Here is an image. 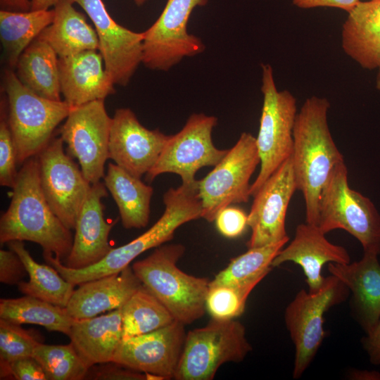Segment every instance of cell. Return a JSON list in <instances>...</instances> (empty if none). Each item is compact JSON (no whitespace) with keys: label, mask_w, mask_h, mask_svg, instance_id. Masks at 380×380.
<instances>
[{"label":"cell","mask_w":380,"mask_h":380,"mask_svg":"<svg viewBox=\"0 0 380 380\" xmlns=\"http://www.w3.org/2000/svg\"><path fill=\"white\" fill-rule=\"evenodd\" d=\"M8 208L0 219V243L27 241L43 253L60 259L70 252L73 237L53 213L42 191L37 156L27 160L18 171Z\"/></svg>","instance_id":"obj_1"},{"label":"cell","mask_w":380,"mask_h":380,"mask_svg":"<svg viewBox=\"0 0 380 380\" xmlns=\"http://www.w3.org/2000/svg\"><path fill=\"white\" fill-rule=\"evenodd\" d=\"M330 103L308 98L298 111L291 155L297 190L304 198L305 222L317 225L321 192L337 164L344 160L328 124Z\"/></svg>","instance_id":"obj_2"},{"label":"cell","mask_w":380,"mask_h":380,"mask_svg":"<svg viewBox=\"0 0 380 380\" xmlns=\"http://www.w3.org/2000/svg\"><path fill=\"white\" fill-rule=\"evenodd\" d=\"M163 214L149 229L130 242L113 248L106 257L93 265L73 269L65 266L52 254L43 253V257L66 281L75 286L118 274L145 251L172 239L176 229L182 224L201 218L198 180L191 184H182L176 189L170 188L163 196Z\"/></svg>","instance_id":"obj_3"},{"label":"cell","mask_w":380,"mask_h":380,"mask_svg":"<svg viewBox=\"0 0 380 380\" xmlns=\"http://www.w3.org/2000/svg\"><path fill=\"white\" fill-rule=\"evenodd\" d=\"M184 250L182 244L161 245L146 258L135 262L132 269L175 321L186 325L205 314L210 281L186 274L177 266Z\"/></svg>","instance_id":"obj_4"},{"label":"cell","mask_w":380,"mask_h":380,"mask_svg":"<svg viewBox=\"0 0 380 380\" xmlns=\"http://www.w3.org/2000/svg\"><path fill=\"white\" fill-rule=\"evenodd\" d=\"M4 87L18 164H23L49 143L56 127L74 107L65 101H53L37 95L24 86L10 68L4 71Z\"/></svg>","instance_id":"obj_5"},{"label":"cell","mask_w":380,"mask_h":380,"mask_svg":"<svg viewBox=\"0 0 380 380\" xmlns=\"http://www.w3.org/2000/svg\"><path fill=\"white\" fill-rule=\"evenodd\" d=\"M317 225L325 234L345 230L364 253L380 255V213L368 197L350 187L344 160L334 168L321 192Z\"/></svg>","instance_id":"obj_6"},{"label":"cell","mask_w":380,"mask_h":380,"mask_svg":"<svg viewBox=\"0 0 380 380\" xmlns=\"http://www.w3.org/2000/svg\"><path fill=\"white\" fill-rule=\"evenodd\" d=\"M251 350L241 322L212 318L205 326L186 333L174 379L211 380L221 365L241 362Z\"/></svg>","instance_id":"obj_7"},{"label":"cell","mask_w":380,"mask_h":380,"mask_svg":"<svg viewBox=\"0 0 380 380\" xmlns=\"http://www.w3.org/2000/svg\"><path fill=\"white\" fill-rule=\"evenodd\" d=\"M261 91L263 103L256 137L260 169L251 185V196L291 156L293 127L298 113L295 96L288 90L277 89L270 64L262 65Z\"/></svg>","instance_id":"obj_8"},{"label":"cell","mask_w":380,"mask_h":380,"mask_svg":"<svg viewBox=\"0 0 380 380\" xmlns=\"http://www.w3.org/2000/svg\"><path fill=\"white\" fill-rule=\"evenodd\" d=\"M349 289L337 277H324L315 292L299 291L284 312V322L295 346L293 378L299 379L310 366L325 336L324 315L344 301Z\"/></svg>","instance_id":"obj_9"},{"label":"cell","mask_w":380,"mask_h":380,"mask_svg":"<svg viewBox=\"0 0 380 380\" xmlns=\"http://www.w3.org/2000/svg\"><path fill=\"white\" fill-rule=\"evenodd\" d=\"M259 164L256 138L251 133L243 132L222 160L198 180L201 218L214 222L224 208L248 202L251 196L250 179Z\"/></svg>","instance_id":"obj_10"},{"label":"cell","mask_w":380,"mask_h":380,"mask_svg":"<svg viewBox=\"0 0 380 380\" xmlns=\"http://www.w3.org/2000/svg\"><path fill=\"white\" fill-rule=\"evenodd\" d=\"M217 123L215 116L194 113L182 129L170 135L158 160L146 175V180L152 182L164 173L180 176L182 184H191L197 180V171L205 166H215L228 150L215 147L212 132Z\"/></svg>","instance_id":"obj_11"},{"label":"cell","mask_w":380,"mask_h":380,"mask_svg":"<svg viewBox=\"0 0 380 380\" xmlns=\"http://www.w3.org/2000/svg\"><path fill=\"white\" fill-rule=\"evenodd\" d=\"M208 0H167L156 21L143 32L142 63L153 70L167 71L184 58L205 49L201 39L189 34L187 25L193 10Z\"/></svg>","instance_id":"obj_12"},{"label":"cell","mask_w":380,"mask_h":380,"mask_svg":"<svg viewBox=\"0 0 380 380\" xmlns=\"http://www.w3.org/2000/svg\"><path fill=\"white\" fill-rule=\"evenodd\" d=\"M63 144L61 137L51 139L37 156L44 196L56 216L72 230L91 184L65 153Z\"/></svg>","instance_id":"obj_13"},{"label":"cell","mask_w":380,"mask_h":380,"mask_svg":"<svg viewBox=\"0 0 380 380\" xmlns=\"http://www.w3.org/2000/svg\"><path fill=\"white\" fill-rule=\"evenodd\" d=\"M110 125L104 100H96L74 107L60 130L68 153L77 160L84 177L91 184L105 176Z\"/></svg>","instance_id":"obj_14"},{"label":"cell","mask_w":380,"mask_h":380,"mask_svg":"<svg viewBox=\"0 0 380 380\" xmlns=\"http://www.w3.org/2000/svg\"><path fill=\"white\" fill-rule=\"evenodd\" d=\"M297 190L291 156L265 181L253 196L248 214L251 235L248 248L263 246L289 239L286 216L289 203Z\"/></svg>","instance_id":"obj_15"},{"label":"cell","mask_w":380,"mask_h":380,"mask_svg":"<svg viewBox=\"0 0 380 380\" xmlns=\"http://www.w3.org/2000/svg\"><path fill=\"white\" fill-rule=\"evenodd\" d=\"M186 333L174 321L149 333L122 340L113 361L159 380L174 379Z\"/></svg>","instance_id":"obj_16"},{"label":"cell","mask_w":380,"mask_h":380,"mask_svg":"<svg viewBox=\"0 0 380 380\" xmlns=\"http://www.w3.org/2000/svg\"><path fill=\"white\" fill-rule=\"evenodd\" d=\"M80 5L92 21L104 67L114 84L126 86L142 63L143 32L117 23L102 0H71Z\"/></svg>","instance_id":"obj_17"},{"label":"cell","mask_w":380,"mask_h":380,"mask_svg":"<svg viewBox=\"0 0 380 380\" xmlns=\"http://www.w3.org/2000/svg\"><path fill=\"white\" fill-rule=\"evenodd\" d=\"M169 137L143 126L129 108H118L111 118L109 158L141 179L154 166Z\"/></svg>","instance_id":"obj_18"},{"label":"cell","mask_w":380,"mask_h":380,"mask_svg":"<svg viewBox=\"0 0 380 380\" xmlns=\"http://www.w3.org/2000/svg\"><path fill=\"white\" fill-rule=\"evenodd\" d=\"M107 189L101 182L91 184L89 193L78 215L70 253L65 265L82 269L101 261L113 248L109 243L110 232L115 224L104 218L103 198Z\"/></svg>","instance_id":"obj_19"},{"label":"cell","mask_w":380,"mask_h":380,"mask_svg":"<svg viewBox=\"0 0 380 380\" xmlns=\"http://www.w3.org/2000/svg\"><path fill=\"white\" fill-rule=\"evenodd\" d=\"M325 234L316 224L306 222L298 224L293 239L279 252L272 267H278L286 262L298 265L306 277L308 291H318L324 283L322 270L326 263L350 262L347 250L331 243Z\"/></svg>","instance_id":"obj_20"},{"label":"cell","mask_w":380,"mask_h":380,"mask_svg":"<svg viewBox=\"0 0 380 380\" xmlns=\"http://www.w3.org/2000/svg\"><path fill=\"white\" fill-rule=\"evenodd\" d=\"M377 255L364 253L359 261L328 263L330 274L352 293V312L366 334L380 319V263Z\"/></svg>","instance_id":"obj_21"},{"label":"cell","mask_w":380,"mask_h":380,"mask_svg":"<svg viewBox=\"0 0 380 380\" xmlns=\"http://www.w3.org/2000/svg\"><path fill=\"white\" fill-rule=\"evenodd\" d=\"M96 50L58 58L60 86L64 101L72 107L104 100L115 93L114 83Z\"/></svg>","instance_id":"obj_22"},{"label":"cell","mask_w":380,"mask_h":380,"mask_svg":"<svg viewBox=\"0 0 380 380\" xmlns=\"http://www.w3.org/2000/svg\"><path fill=\"white\" fill-rule=\"evenodd\" d=\"M141 286L128 266L118 274L80 284L65 309L75 319L93 317L121 308Z\"/></svg>","instance_id":"obj_23"},{"label":"cell","mask_w":380,"mask_h":380,"mask_svg":"<svg viewBox=\"0 0 380 380\" xmlns=\"http://www.w3.org/2000/svg\"><path fill=\"white\" fill-rule=\"evenodd\" d=\"M68 336L89 368L112 362L122 341L121 308L100 316L74 319Z\"/></svg>","instance_id":"obj_24"},{"label":"cell","mask_w":380,"mask_h":380,"mask_svg":"<svg viewBox=\"0 0 380 380\" xmlns=\"http://www.w3.org/2000/svg\"><path fill=\"white\" fill-rule=\"evenodd\" d=\"M342 26L341 46L347 56L362 68L380 65V0L360 1Z\"/></svg>","instance_id":"obj_25"},{"label":"cell","mask_w":380,"mask_h":380,"mask_svg":"<svg viewBox=\"0 0 380 380\" xmlns=\"http://www.w3.org/2000/svg\"><path fill=\"white\" fill-rule=\"evenodd\" d=\"M71 0H59L54 6L52 23L38 37L48 43L59 58L88 50H99L96 32Z\"/></svg>","instance_id":"obj_26"},{"label":"cell","mask_w":380,"mask_h":380,"mask_svg":"<svg viewBox=\"0 0 380 380\" xmlns=\"http://www.w3.org/2000/svg\"><path fill=\"white\" fill-rule=\"evenodd\" d=\"M103 181L118 208L122 226L127 229L146 227L153 188L113 163H108Z\"/></svg>","instance_id":"obj_27"},{"label":"cell","mask_w":380,"mask_h":380,"mask_svg":"<svg viewBox=\"0 0 380 380\" xmlns=\"http://www.w3.org/2000/svg\"><path fill=\"white\" fill-rule=\"evenodd\" d=\"M45 41L36 38L19 58L16 75L20 82L37 95L62 101L58 58Z\"/></svg>","instance_id":"obj_28"},{"label":"cell","mask_w":380,"mask_h":380,"mask_svg":"<svg viewBox=\"0 0 380 380\" xmlns=\"http://www.w3.org/2000/svg\"><path fill=\"white\" fill-rule=\"evenodd\" d=\"M53 9L0 11V39L5 61L15 69L20 56L27 46L53 21Z\"/></svg>","instance_id":"obj_29"},{"label":"cell","mask_w":380,"mask_h":380,"mask_svg":"<svg viewBox=\"0 0 380 380\" xmlns=\"http://www.w3.org/2000/svg\"><path fill=\"white\" fill-rule=\"evenodd\" d=\"M7 244L20 257L29 276L27 281L18 284V290L65 308L75 291V285L66 281L51 265L36 262L23 241H12Z\"/></svg>","instance_id":"obj_30"},{"label":"cell","mask_w":380,"mask_h":380,"mask_svg":"<svg viewBox=\"0 0 380 380\" xmlns=\"http://www.w3.org/2000/svg\"><path fill=\"white\" fill-rule=\"evenodd\" d=\"M0 318L20 325L38 324L49 331H58L67 336L74 319L64 308L28 295L17 298H1Z\"/></svg>","instance_id":"obj_31"},{"label":"cell","mask_w":380,"mask_h":380,"mask_svg":"<svg viewBox=\"0 0 380 380\" xmlns=\"http://www.w3.org/2000/svg\"><path fill=\"white\" fill-rule=\"evenodd\" d=\"M289 239L248 250L232 259L209 286H239L258 284L271 270L272 262Z\"/></svg>","instance_id":"obj_32"},{"label":"cell","mask_w":380,"mask_h":380,"mask_svg":"<svg viewBox=\"0 0 380 380\" xmlns=\"http://www.w3.org/2000/svg\"><path fill=\"white\" fill-rule=\"evenodd\" d=\"M120 308L122 340L151 332L175 321L165 306L143 285Z\"/></svg>","instance_id":"obj_33"},{"label":"cell","mask_w":380,"mask_h":380,"mask_svg":"<svg viewBox=\"0 0 380 380\" xmlns=\"http://www.w3.org/2000/svg\"><path fill=\"white\" fill-rule=\"evenodd\" d=\"M32 357L42 367L47 380H81L89 370L73 345H46L43 343Z\"/></svg>","instance_id":"obj_34"},{"label":"cell","mask_w":380,"mask_h":380,"mask_svg":"<svg viewBox=\"0 0 380 380\" xmlns=\"http://www.w3.org/2000/svg\"><path fill=\"white\" fill-rule=\"evenodd\" d=\"M257 284L209 286L205 298L206 310L212 318L232 319L244 311L247 298Z\"/></svg>","instance_id":"obj_35"},{"label":"cell","mask_w":380,"mask_h":380,"mask_svg":"<svg viewBox=\"0 0 380 380\" xmlns=\"http://www.w3.org/2000/svg\"><path fill=\"white\" fill-rule=\"evenodd\" d=\"M42 338L34 330H27L0 318V365L32 356Z\"/></svg>","instance_id":"obj_36"},{"label":"cell","mask_w":380,"mask_h":380,"mask_svg":"<svg viewBox=\"0 0 380 380\" xmlns=\"http://www.w3.org/2000/svg\"><path fill=\"white\" fill-rule=\"evenodd\" d=\"M5 101L1 104L0 118V184L13 188L18 176L17 150L8 122Z\"/></svg>","instance_id":"obj_37"},{"label":"cell","mask_w":380,"mask_h":380,"mask_svg":"<svg viewBox=\"0 0 380 380\" xmlns=\"http://www.w3.org/2000/svg\"><path fill=\"white\" fill-rule=\"evenodd\" d=\"M85 379L99 380L153 379L151 374L140 372L114 362L95 365L89 368Z\"/></svg>","instance_id":"obj_38"},{"label":"cell","mask_w":380,"mask_h":380,"mask_svg":"<svg viewBox=\"0 0 380 380\" xmlns=\"http://www.w3.org/2000/svg\"><path fill=\"white\" fill-rule=\"evenodd\" d=\"M0 377L1 379L12 377L16 380H47L42 367L32 356L0 365Z\"/></svg>","instance_id":"obj_39"},{"label":"cell","mask_w":380,"mask_h":380,"mask_svg":"<svg viewBox=\"0 0 380 380\" xmlns=\"http://www.w3.org/2000/svg\"><path fill=\"white\" fill-rule=\"evenodd\" d=\"M215 222L222 235L236 238L241 236L248 226V215L241 208L227 206L218 213Z\"/></svg>","instance_id":"obj_40"},{"label":"cell","mask_w":380,"mask_h":380,"mask_svg":"<svg viewBox=\"0 0 380 380\" xmlns=\"http://www.w3.org/2000/svg\"><path fill=\"white\" fill-rule=\"evenodd\" d=\"M27 274V270L16 253L12 250H0V281L6 284H18Z\"/></svg>","instance_id":"obj_41"},{"label":"cell","mask_w":380,"mask_h":380,"mask_svg":"<svg viewBox=\"0 0 380 380\" xmlns=\"http://www.w3.org/2000/svg\"><path fill=\"white\" fill-rule=\"evenodd\" d=\"M360 1V0H292V4L303 9L329 7L349 13Z\"/></svg>","instance_id":"obj_42"},{"label":"cell","mask_w":380,"mask_h":380,"mask_svg":"<svg viewBox=\"0 0 380 380\" xmlns=\"http://www.w3.org/2000/svg\"><path fill=\"white\" fill-rule=\"evenodd\" d=\"M362 346L373 365H380V319L362 339Z\"/></svg>","instance_id":"obj_43"},{"label":"cell","mask_w":380,"mask_h":380,"mask_svg":"<svg viewBox=\"0 0 380 380\" xmlns=\"http://www.w3.org/2000/svg\"><path fill=\"white\" fill-rule=\"evenodd\" d=\"M348 377L354 380H380V373L375 370L353 369Z\"/></svg>","instance_id":"obj_44"},{"label":"cell","mask_w":380,"mask_h":380,"mask_svg":"<svg viewBox=\"0 0 380 380\" xmlns=\"http://www.w3.org/2000/svg\"><path fill=\"white\" fill-rule=\"evenodd\" d=\"M6 8L14 11H29L31 9L30 0H0Z\"/></svg>","instance_id":"obj_45"},{"label":"cell","mask_w":380,"mask_h":380,"mask_svg":"<svg viewBox=\"0 0 380 380\" xmlns=\"http://www.w3.org/2000/svg\"><path fill=\"white\" fill-rule=\"evenodd\" d=\"M59 0H30L31 9L47 10L51 6H54Z\"/></svg>","instance_id":"obj_46"},{"label":"cell","mask_w":380,"mask_h":380,"mask_svg":"<svg viewBox=\"0 0 380 380\" xmlns=\"http://www.w3.org/2000/svg\"><path fill=\"white\" fill-rule=\"evenodd\" d=\"M378 72L376 78V88L380 91V65L377 68Z\"/></svg>","instance_id":"obj_47"},{"label":"cell","mask_w":380,"mask_h":380,"mask_svg":"<svg viewBox=\"0 0 380 380\" xmlns=\"http://www.w3.org/2000/svg\"><path fill=\"white\" fill-rule=\"evenodd\" d=\"M133 1L137 5L141 6L144 4L147 0H133Z\"/></svg>","instance_id":"obj_48"}]
</instances>
